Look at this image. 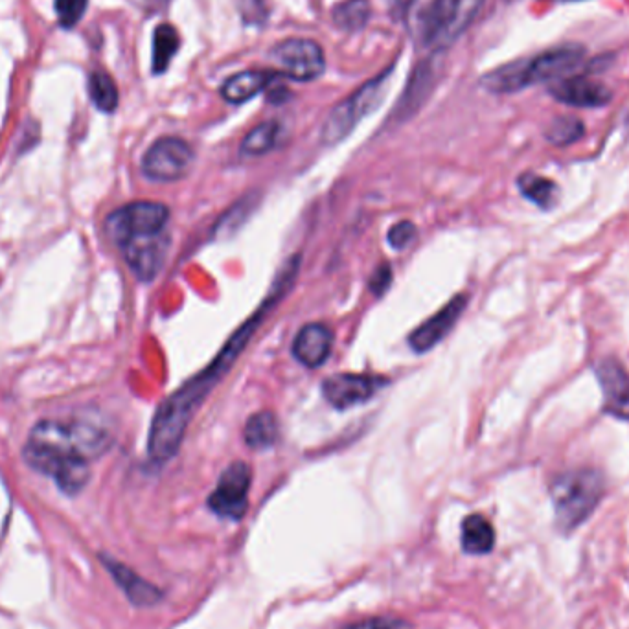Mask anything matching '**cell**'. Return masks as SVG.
Listing matches in <instances>:
<instances>
[{"instance_id":"cell-29","label":"cell","mask_w":629,"mask_h":629,"mask_svg":"<svg viewBox=\"0 0 629 629\" xmlns=\"http://www.w3.org/2000/svg\"><path fill=\"white\" fill-rule=\"evenodd\" d=\"M405 628V622H401L398 618L390 617H374L366 618V620H359L354 622L350 626H346L343 629H403Z\"/></svg>"},{"instance_id":"cell-16","label":"cell","mask_w":629,"mask_h":629,"mask_svg":"<svg viewBox=\"0 0 629 629\" xmlns=\"http://www.w3.org/2000/svg\"><path fill=\"white\" fill-rule=\"evenodd\" d=\"M333 332L322 322L306 324L293 341V355L308 368H319L332 354Z\"/></svg>"},{"instance_id":"cell-24","label":"cell","mask_w":629,"mask_h":629,"mask_svg":"<svg viewBox=\"0 0 629 629\" xmlns=\"http://www.w3.org/2000/svg\"><path fill=\"white\" fill-rule=\"evenodd\" d=\"M519 190L532 203H536L539 208L549 210V208L556 205L558 186L552 183L550 179L539 177V175H534V173H525L523 177H519Z\"/></svg>"},{"instance_id":"cell-5","label":"cell","mask_w":629,"mask_h":629,"mask_svg":"<svg viewBox=\"0 0 629 629\" xmlns=\"http://www.w3.org/2000/svg\"><path fill=\"white\" fill-rule=\"evenodd\" d=\"M392 74V67L383 70L379 76L366 81L365 85H361L357 91L333 107L322 124L321 140L324 146H335L343 142L363 118L378 109L387 96Z\"/></svg>"},{"instance_id":"cell-8","label":"cell","mask_w":629,"mask_h":629,"mask_svg":"<svg viewBox=\"0 0 629 629\" xmlns=\"http://www.w3.org/2000/svg\"><path fill=\"white\" fill-rule=\"evenodd\" d=\"M192 146L177 137H162L146 151L142 159V172L155 183H175L183 179L194 166Z\"/></svg>"},{"instance_id":"cell-6","label":"cell","mask_w":629,"mask_h":629,"mask_svg":"<svg viewBox=\"0 0 629 629\" xmlns=\"http://www.w3.org/2000/svg\"><path fill=\"white\" fill-rule=\"evenodd\" d=\"M484 0H431L422 15V43L433 52L455 45L481 13Z\"/></svg>"},{"instance_id":"cell-9","label":"cell","mask_w":629,"mask_h":629,"mask_svg":"<svg viewBox=\"0 0 629 629\" xmlns=\"http://www.w3.org/2000/svg\"><path fill=\"white\" fill-rule=\"evenodd\" d=\"M271 61L287 78L295 81H313L326 70L324 50L317 41L291 37L271 48Z\"/></svg>"},{"instance_id":"cell-14","label":"cell","mask_w":629,"mask_h":629,"mask_svg":"<svg viewBox=\"0 0 629 629\" xmlns=\"http://www.w3.org/2000/svg\"><path fill=\"white\" fill-rule=\"evenodd\" d=\"M468 306V297L466 295H457L451 298V302L435 313L431 319H427L424 324H420L414 332L409 335V344L412 350L418 354L429 352L431 348H435L447 333L451 332V328L457 324L460 315L464 313V309Z\"/></svg>"},{"instance_id":"cell-7","label":"cell","mask_w":629,"mask_h":629,"mask_svg":"<svg viewBox=\"0 0 629 629\" xmlns=\"http://www.w3.org/2000/svg\"><path fill=\"white\" fill-rule=\"evenodd\" d=\"M170 208L155 201H135L115 210L107 221L105 230L116 247L138 236L159 234L168 230Z\"/></svg>"},{"instance_id":"cell-31","label":"cell","mask_w":629,"mask_h":629,"mask_svg":"<svg viewBox=\"0 0 629 629\" xmlns=\"http://www.w3.org/2000/svg\"><path fill=\"white\" fill-rule=\"evenodd\" d=\"M390 282H392V269L389 264H381L370 278V291L379 297L389 289Z\"/></svg>"},{"instance_id":"cell-17","label":"cell","mask_w":629,"mask_h":629,"mask_svg":"<svg viewBox=\"0 0 629 629\" xmlns=\"http://www.w3.org/2000/svg\"><path fill=\"white\" fill-rule=\"evenodd\" d=\"M100 560H102L109 574L113 576V580L118 584V587L124 591V595L127 596V600H129L131 604H135V606L138 607H148L159 604L162 593L155 585L146 582L142 576H138L137 572L133 571V569H129L124 563L116 561L115 558L102 556Z\"/></svg>"},{"instance_id":"cell-3","label":"cell","mask_w":629,"mask_h":629,"mask_svg":"<svg viewBox=\"0 0 629 629\" xmlns=\"http://www.w3.org/2000/svg\"><path fill=\"white\" fill-rule=\"evenodd\" d=\"M582 45L554 46L536 58L521 59L482 76L481 85L493 94H512L538 83H554L569 78L584 63Z\"/></svg>"},{"instance_id":"cell-20","label":"cell","mask_w":629,"mask_h":629,"mask_svg":"<svg viewBox=\"0 0 629 629\" xmlns=\"http://www.w3.org/2000/svg\"><path fill=\"white\" fill-rule=\"evenodd\" d=\"M495 530L492 523L481 514L468 515L462 523V549L473 556L492 552Z\"/></svg>"},{"instance_id":"cell-25","label":"cell","mask_w":629,"mask_h":629,"mask_svg":"<svg viewBox=\"0 0 629 629\" xmlns=\"http://www.w3.org/2000/svg\"><path fill=\"white\" fill-rule=\"evenodd\" d=\"M91 100L102 113H115L118 107V89L116 83L107 72H92L89 80Z\"/></svg>"},{"instance_id":"cell-13","label":"cell","mask_w":629,"mask_h":629,"mask_svg":"<svg viewBox=\"0 0 629 629\" xmlns=\"http://www.w3.org/2000/svg\"><path fill=\"white\" fill-rule=\"evenodd\" d=\"M549 94L556 102L578 109H598L607 105L613 98V92L609 91L604 83H598L580 74H572L569 78L550 83Z\"/></svg>"},{"instance_id":"cell-33","label":"cell","mask_w":629,"mask_h":629,"mask_svg":"<svg viewBox=\"0 0 629 629\" xmlns=\"http://www.w3.org/2000/svg\"><path fill=\"white\" fill-rule=\"evenodd\" d=\"M554 2H584V0H554Z\"/></svg>"},{"instance_id":"cell-11","label":"cell","mask_w":629,"mask_h":629,"mask_svg":"<svg viewBox=\"0 0 629 629\" xmlns=\"http://www.w3.org/2000/svg\"><path fill=\"white\" fill-rule=\"evenodd\" d=\"M124 254L129 269L140 282H151L161 273L166 256L170 251V234L168 230L149 236H138L118 245Z\"/></svg>"},{"instance_id":"cell-4","label":"cell","mask_w":629,"mask_h":629,"mask_svg":"<svg viewBox=\"0 0 629 629\" xmlns=\"http://www.w3.org/2000/svg\"><path fill=\"white\" fill-rule=\"evenodd\" d=\"M604 495V479L596 469H572L558 475L550 486L556 525L572 532L595 512Z\"/></svg>"},{"instance_id":"cell-1","label":"cell","mask_w":629,"mask_h":629,"mask_svg":"<svg viewBox=\"0 0 629 629\" xmlns=\"http://www.w3.org/2000/svg\"><path fill=\"white\" fill-rule=\"evenodd\" d=\"M284 271L286 273H282V278L275 284V293L265 300L262 308L258 309L249 321L238 328V332L230 337L229 343L223 346L218 357L206 366L203 372L186 381L181 389L175 390L172 396L162 401L149 429L148 455L153 462L164 464L177 455L195 411L236 363L238 355L245 350L249 339L262 324L269 309L275 308L278 298L282 297L293 284L298 271V258H293Z\"/></svg>"},{"instance_id":"cell-18","label":"cell","mask_w":629,"mask_h":629,"mask_svg":"<svg viewBox=\"0 0 629 629\" xmlns=\"http://www.w3.org/2000/svg\"><path fill=\"white\" fill-rule=\"evenodd\" d=\"M275 78V72L243 70V72L230 76L229 80L223 83L221 96L229 103L240 105V103L249 102L256 94L265 91Z\"/></svg>"},{"instance_id":"cell-2","label":"cell","mask_w":629,"mask_h":629,"mask_svg":"<svg viewBox=\"0 0 629 629\" xmlns=\"http://www.w3.org/2000/svg\"><path fill=\"white\" fill-rule=\"evenodd\" d=\"M113 444L115 435L100 418H46L30 431L23 458L34 471L54 479L61 492L78 495L91 479L89 462Z\"/></svg>"},{"instance_id":"cell-15","label":"cell","mask_w":629,"mask_h":629,"mask_svg":"<svg viewBox=\"0 0 629 629\" xmlns=\"http://www.w3.org/2000/svg\"><path fill=\"white\" fill-rule=\"evenodd\" d=\"M596 378L604 392V409L620 420H629V374L617 359L596 366Z\"/></svg>"},{"instance_id":"cell-27","label":"cell","mask_w":629,"mask_h":629,"mask_svg":"<svg viewBox=\"0 0 629 629\" xmlns=\"http://www.w3.org/2000/svg\"><path fill=\"white\" fill-rule=\"evenodd\" d=\"M89 0H56L59 24L63 28H74L80 23L83 13L87 10Z\"/></svg>"},{"instance_id":"cell-28","label":"cell","mask_w":629,"mask_h":629,"mask_svg":"<svg viewBox=\"0 0 629 629\" xmlns=\"http://www.w3.org/2000/svg\"><path fill=\"white\" fill-rule=\"evenodd\" d=\"M416 238V225L412 221H400L389 230V245L396 251H401L411 245V241Z\"/></svg>"},{"instance_id":"cell-22","label":"cell","mask_w":629,"mask_h":629,"mask_svg":"<svg viewBox=\"0 0 629 629\" xmlns=\"http://www.w3.org/2000/svg\"><path fill=\"white\" fill-rule=\"evenodd\" d=\"M181 48V37L172 24H159L153 34V72L164 74Z\"/></svg>"},{"instance_id":"cell-19","label":"cell","mask_w":629,"mask_h":629,"mask_svg":"<svg viewBox=\"0 0 629 629\" xmlns=\"http://www.w3.org/2000/svg\"><path fill=\"white\" fill-rule=\"evenodd\" d=\"M243 436L245 444L256 451H264L275 446L280 438V424L275 412L260 411L252 414L245 424Z\"/></svg>"},{"instance_id":"cell-10","label":"cell","mask_w":629,"mask_h":629,"mask_svg":"<svg viewBox=\"0 0 629 629\" xmlns=\"http://www.w3.org/2000/svg\"><path fill=\"white\" fill-rule=\"evenodd\" d=\"M252 469L247 462H232L219 477L216 490L208 497V508L223 519H241L249 508Z\"/></svg>"},{"instance_id":"cell-32","label":"cell","mask_w":629,"mask_h":629,"mask_svg":"<svg viewBox=\"0 0 629 629\" xmlns=\"http://www.w3.org/2000/svg\"><path fill=\"white\" fill-rule=\"evenodd\" d=\"M385 2L394 17H405L414 4V0H385Z\"/></svg>"},{"instance_id":"cell-12","label":"cell","mask_w":629,"mask_h":629,"mask_svg":"<svg viewBox=\"0 0 629 629\" xmlns=\"http://www.w3.org/2000/svg\"><path fill=\"white\" fill-rule=\"evenodd\" d=\"M387 385V379L363 374H335L322 381V396L332 407L344 411L370 400Z\"/></svg>"},{"instance_id":"cell-26","label":"cell","mask_w":629,"mask_h":629,"mask_svg":"<svg viewBox=\"0 0 629 629\" xmlns=\"http://www.w3.org/2000/svg\"><path fill=\"white\" fill-rule=\"evenodd\" d=\"M585 127L582 120L574 116H558L550 122L547 138L554 146H569L584 137Z\"/></svg>"},{"instance_id":"cell-30","label":"cell","mask_w":629,"mask_h":629,"mask_svg":"<svg viewBox=\"0 0 629 629\" xmlns=\"http://www.w3.org/2000/svg\"><path fill=\"white\" fill-rule=\"evenodd\" d=\"M238 8L245 23H262L267 15L262 0H238Z\"/></svg>"},{"instance_id":"cell-23","label":"cell","mask_w":629,"mask_h":629,"mask_svg":"<svg viewBox=\"0 0 629 629\" xmlns=\"http://www.w3.org/2000/svg\"><path fill=\"white\" fill-rule=\"evenodd\" d=\"M280 135V126L276 122H264L260 126L252 127L241 142V155L245 157H262L275 148Z\"/></svg>"},{"instance_id":"cell-21","label":"cell","mask_w":629,"mask_h":629,"mask_svg":"<svg viewBox=\"0 0 629 629\" xmlns=\"http://www.w3.org/2000/svg\"><path fill=\"white\" fill-rule=\"evenodd\" d=\"M372 17L370 0H344L332 10V21L339 30L355 34L365 28Z\"/></svg>"}]
</instances>
